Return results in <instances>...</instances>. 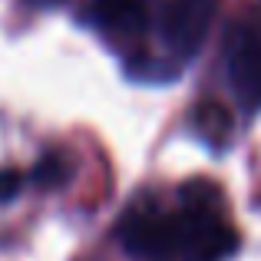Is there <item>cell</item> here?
Listing matches in <instances>:
<instances>
[{"label": "cell", "mask_w": 261, "mask_h": 261, "mask_svg": "<svg viewBox=\"0 0 261 261\" xmlns=\"http://www.w3.org/2000/svg\"><path fill=\"white\" fill-rule=\"evenodd\" d=\"M116 238L136 261H228L242 245L218 189L205 178L182 182L169 195L142 192L126 205Z\"/></svg>", "instance_id": "cell-1"}, {"label": "cell", "mask_w": 261, "mask_h": 261, "mask_svg": "<svg viewBox=\"0 0 261 261\" xmlns=\"http://www.w3.org/2000/svg\"><path fill=\"white\" fill-rule=\"evenodd\" d=\"M70 175H73V166L63 152H43L37 169H33V182L37 185H63L70 182Z\"/></svg>", "instance_id": "cell-5"}, {"label": "cell", "mask_w": 261, "mask_h": 261, "mask_svg": "<svg viewBox=\"0 0 261 261\" xmlns=\"http://www.w3.org/2000/svg\"><path fill=\"white\" fill-rule=\"evenodd\" d=\"M225 80L245 113L261 109V33L251 23H231L222 40Z\"/></svg>", "instance_id": "cell-2"}, {"label": "cell", "mask_w": 261, "mask_h": 261, "mask_svg": "<svg viewBox=\"0 0 261 261\" xmlns=\"http://www.w3.org/2000/svg\"><path fill=\"white\" fill-rule=\"evenodd\" d=\"M152 0H93L89 20L113 37H139L149 23Z\"/></svg>", "instance_id": "cell-4"}, {"label": "cell", "mask_w": 261, "mask_h": 261, "mask_svg": "<svg viewBox=\"0 0 261 261\" xmlns=\"http://www.w3.org/2000/svg\"><path fill=\"white\" fill-rule=\"evenodd\" d=\"M23 172H17V169H0V202H13V198L20 195V189H23Z\"/></svg>", "instance_id": "cell-6"}, {"label": "cell", "mask_w": 261, "mask_h": 261, "mask_svg": "<svg viewBox=\"0 0 261 261\" xmlns=\"http://www.w3.org/2000/svg\"><path fill=\"white\" fill-rule=\"evenodd\" d=\"M30 7H40V10H50V7H63L66 0H27Z\"/></svg>", "instance_id": "cell-7"}, {"label": "cell", "mask_w": 261, "mask_h": 261, "mask_svg": "<svg viewBox=\"0 0 261 261\" xmlns=\"http://www.w3.org/2000/svg\"><path fill=\"white\" fill-rule=\"evenodd\" d=\"M218 0H169L159 20V33L166 43L169 57L178 63L195 60V53L202 50L205 37L212 30Z\"/></svg>", "instance_id": "cell-3"}]
</instances>
